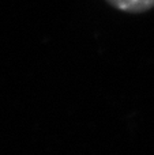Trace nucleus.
<instances>
[{
  "instance_id": "nucleus-1",
  "label": "nucleus",
  "mask_w": 154,
  "mask_h": 155,
  "mask_svg": "<svg viewBox=\"0 0 154 155\" xmlns=\"http://www.w3.org/2000/svg\"><path fill=\"white\" fill-rule=\"evenodd\" d=\"M111 7L128 14H142L154 7V0H105Z\"/></svg>"
}]
</instances>
